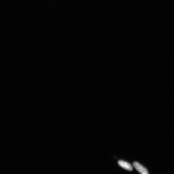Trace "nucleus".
<instances>
[{"instance_id": "f03ea898", "label": "nucleus", "mask_w": 174, "mask_h": 174, "mask_svg": "<svg viewBox=\"0 0 174 174\" xmlns=\"http://www.w3.org/2000/svg\"><path fill=\"white\" fill-rule=\"evenodd\" d=\"M118 164L122 168L128 171H131L133 170L132 166L129 163L125 161L120 160L118 162Z\"/></svg>"}, {"instance_id": "f257e3e1", "label": "nucleus", "mask_w": 174, "mask_h": 174, "mask_svg": "<svg viewBox=\"0 0 174 174\" xmlns=\"http://www.w3.org/2000/svg\"><path fill=\"white\" fill-rule=\"evenodd\" d=\"M133 165L134 167L141 174H149L147 169L139 163L135 162L133 163Z\"/></svg>"}]
</instances>
